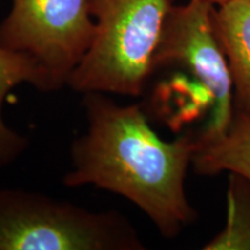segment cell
<instances>
[{"instance_id": "6da1fadb", "label": "cell", "mask_w": 250, "mask_h": 250, "mask_svg": "<svg viewBox=\"0 0 250 250\" xmlns=\"http://www.w3.org/2000/svg\"><path fill=\"white\" fill-rule=\"evenodd\" d=\"M83 107L87 130L72 143L65 186L92 184L124 197L162 236L176 237L196 219L184 186L196 138L161 139L139 104H118L104 93H85Z\"/></svg>"}, {"instance_id": "7a4b0ae2", "label": "cell", "mask_w": 250, "mask_h": 250, "mask_svg": "<svg viewBox=\"0 0 250 250\" xmlns=\"http://www.w3.org/2000/svg\"><path fill=\"white\" fill-rule=\"evenodd\" d=\"M171 6L170 0H88L95 31L67 86L83 94L139 96Z\"/></svg>"}, {"instance_id": "3957f363", "label": "cell", "mask_w": 250, "mask_h": 250, "mask_svg": "<svg viewBox=\"0 0 250 250\" xmlns=\"http://www.w3.org/2000/svg\"><path fill=\"white\" fill-rule=\"evenodd\" d=\"M116 211L93 212L39 192L0 189V250H143Z\"/></svg>"}, {"instance_id": "277c9868", "label": "cell", "mask_w": 250, "mask_h": 250, "mask_svg": "<svg viewBox=\"0 0 250 250\" xmlns=\"http://www.w3.org/2000/svg\"><path fill=\"white\" fill-rule=\"evenodd\" d=\"M0 22V45L29 55L46 71L56 90L88 51L95 31L88 0H11Z\"/></svg>"}, {"instance_id": "5b68a950", "label": "cell", "mask_w": 250, "mask_h": 250, "mask_svg": "<svg viewBox=\"0 0 250 250\" xmlns=\"http://www.w3.org/2000/svg\"><path fill=\"white\" fill-rule=\"evenodd\" d=\"M213 11L214 5L206 0L171 6L153 58V71L173 65L183 67L210 96L212 112L202 132L204 137L224 134L234 117L233 80L215 34Z\"/></svg>"}, {"instance_id": "8992f818", "label": "cell", "mask_w": 250, "mask_h": 250, "mask_svg": "<svg viewBox=\"0 0 250 250\" xmlns=\"http://www.w3.org/2000/svg\"><path fill=\"white\" fill-rule=\"evenodd\" d=\"M213 24L226 55L240 110L250 115V0H229L218 6Z\"/></svg>"}, {"instance_id": "52a82bcc", "label": "cell", "mask_w": 250, "mask_h": 250, "mask_svg": "<svg viewBox=\"0 0 250 250\" xmlns=\"http://www.w3.org/2000/svg\"><path fill=\"white\" fill-rule=\"evenodd\" d=\"M196 143L191 164L197 173L215 175L228 171L250 183V115L239 109L224 134H201L196 137Z\"/></svg>"}, {"instance_id": "ba28073f", "label": "cell", "mask_w": 250, "mask_h": 250, "mask_svg": "<svg viewBox=\"0 0 250 250\" xmlns=\"http://www.w3.org/2000/svg\"><path fill=\"white\" fill-rule=\"evenodd\" d=\"M22 83L42 92H52L56 87L46 71L29 55L0 45V167L13 162L27 148L23 136L12 130L2 118L6 96Z\"/></svg>"}, {"instance_id": "9c48e42d", "label": "cell", "mask_w": 250, "mask_h": 250, "mask_svg": "<svg viewBox=\"0 0 250 250\" xmlns=\"http://www.w3.org/2000/svg\"><path fill=\"white\" fill-rule=\"evenodd\" d=\"M204 250H250V183L230 174L225 228Z\"/></svg>"}, {"instance_id": "30bf717a", "label": "cell", "mask_w": 250, "mask_h": 250, "mask_svg": "<svg viewBox=\"0 0 250 250\" xmlns=\"http://www.w3.org/2000/svg\"><path fill=\"white\" fill-rule=\"evenodd\" d=\"M206 1L211 2V4L214 6H220V5H224L225 2L229 1V0H206Z\"/></svg>"}]
</instances>
